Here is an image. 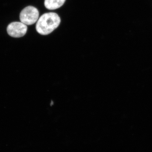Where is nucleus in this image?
Instances as JSON below:
<instances>
[{"instance_id": "f257e3e1", "label": "nucleus", "mask_w": 152, "mask_h": 152, "mask_svg": "<svg viewBox=\"0 0 152 152\" xmlns=\"http://www.w3.org/2000/svg\"><path fill=\"white\" fill-rule=\"evenodd\" d=\"M61 21L60 17L56 13H46L38 19L36 26V30L40 34L47 35L59 26Z\"/></svg>"}, {"instance_id": "f03ea898", "label": "nucleus", "mask_w": 152, "mask_h": 152, "mask_svg": "<svg viewBox=\"0 0 152 152\" xmlns=\"http://www.w3.org/2000/svg\"><path fill=\"white\" fill-rule=\"evenodd\" d=\"M39 17V11L33 6L26 7L22 10L20 15L21 22L28 26L34 24L37 21Z\"/></svg>"}, {"instance_id": "7ed1b4c3", "label": "nucleus", "mask_w": 152, "mask_h": 152, "mask_svg": "<svg viewBox=\"0 0 152 152\" xmlns=\"http://www.w3.org/2000/svg\"><path fill=\"white\" fill-rule=\"evenodd\" d=\"M27 25L19 22H12L7 28V32L9 35L14 38L23 37L27 33Z\"/></svg>"}, {"instance_id": "20e7f679", "label": "nucleus", "mask_w": 152, "mask_h": 152, "mask_svg": "<svg viewBox=\"0 0 152 152\" xmlns=\"http://www.w3.org/2000/svg\"><path fill=\"white\" fill-rule=\"evenodd\" d=\"M66 0H45V6L49 10H55L59 8L64 4Z\"/></svg>"}]
</instances>
